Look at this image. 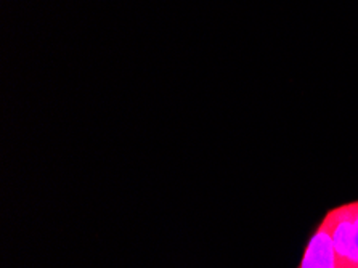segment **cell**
<instances>
[{
    "label": "cell",
    "mask_w": 358,
    "mask_h": 268,
    "mask_svg": "<svg viewBox=\"0 0 358 268\" xmlns=\"http://www.w3.org/2000/svg\"><path fill=\"white\" fill-rule=\"evenodd\" d=\"M338 257V268H358V199L345 202L327 214Z\"/></svg>",
    "instance_id": "6da1fadb"
},
{
    "label": "cell",
    "mask_w": 358,
    "mask_h": 268,
    "mask_svg": "<svg viewBox=\"0 0 358 268\" xmlns=\"http://www.w3.org/2000/svg\"><path fill=\"white\" fill-rule=\"evenodd\" d=\"M297 268H338L333 237L328 217L324 216L322 222L308 238V243L303 248L302 259Z\"/></svg>",
    "instance_id": "7a4b0ae2"
}]
</instances>
